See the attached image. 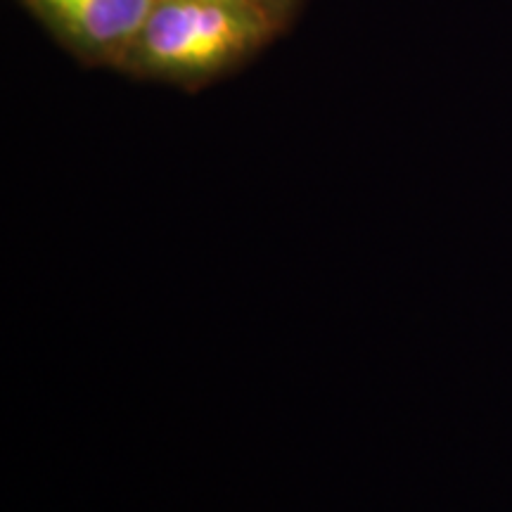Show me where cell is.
I'll use <instances>...</instances> for the list:
<instances>
[{"label":"cell","mask_w":512,"mask_h":512,"mask_svg":"<svg viewBox=\"0 0 512 512\" xmlns=\"http://www.w3.org/2000/svg\"><path fill=\"white\" fill-rule=\"evenodd\" d=\"M155 0H27L57 36L88 62L124 67Z\"/></svg>","instance_id":"cell-2"},{"label":"cell","mask_w":512,"mask_h":512,"mask_svg":"<svg viewBox=\"0 0 512 512\" xmlns=\"http://www.w3.org/2000/svg\"><path fill=\"white\" fill-rule=\"evenodd\" d=\"M254 3L259 5L261 10H266L268 15L275 19V22L283 24L285 19L290 17V12H292L294 3H297V0H254Z\"/></svg>","instance_id":"cell-3"},{"label":"cell","mask_w":512,"mask_h":512,"mask_svg":"<svg viewBox=\"0 0 512 512\" xmlns=\"http://www.w3.org/2000/svg\"><path fill=\"white\" fill-rule=\"evenodd\" d=\"M278 29L254 0H155L121 69L200 86L238 67Z\"/></svg>","instance_id":"cell-1"}]
</instances>
